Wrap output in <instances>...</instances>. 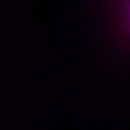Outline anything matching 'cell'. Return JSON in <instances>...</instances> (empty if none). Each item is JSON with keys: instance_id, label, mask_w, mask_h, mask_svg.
<instances>
[{"instance_id": "cell-1", "label": "cell", "mask_w": 130, "mask_h": 130, "mask_svg": "<svg viewBox=\"0 0 130 130\" xmlns=\"http://www.w3.org/2000/svg\"><path fill=\"white\" fill-rule=\"evenodd\" d=\"M126 21H128V30H130V0H126Z\"/></svg>"}]
</instances>
